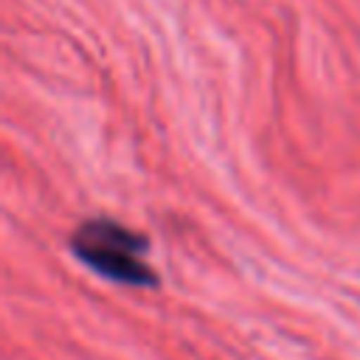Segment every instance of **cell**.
Here are the masks:
<instances>
[{"mask_svg":"<svg viewBox=\"0 0 360 360\" xmlns=\"http://www.w3.org/2000/svg\"><path fill=\"white\" fill-rule=\"evenodd\" d=\"M70 250L104 278L132 287H155L158 273L143 262L146 239L112 219H87L70 239Z\"/></svg>","mask_w":360,"mask_h":360,"instance_id":"6da1fadb","label":"cell"}]
</instances>
